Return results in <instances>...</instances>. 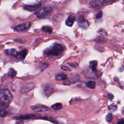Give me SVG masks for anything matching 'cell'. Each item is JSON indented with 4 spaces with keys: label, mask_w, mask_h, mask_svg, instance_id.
<instances>
[{
    "label": "cell",
    "mask_w": 124,
    "mask_h": 124,
    "mask_svg": "<svg viewBox=\"0 0 124 124\" xmlns=\"http://www.w3.org/2000/svg\"><path fill=\"white\" fill-rule=\"evenodd\" d=\"M97 65V62L96 61H93L90 62L89 68L91 69L93 72H96V66Z\"/></svg>",
    "instance_id": "cell-15"
},
{
    "label": "cell",
    "mask_w": 124,
    "mask_h": 124,
    "mask_svg": "<svg viewBox=\"0 0 124 124\" xmlns=\"http://www.w3.org/2000/svg\"><path fill=\"white\" fill-rule=\"evenodd\" d=\"M98 35L95 38V41L100 43H105L107 40V34L105 31L102 29L98 31Z\"/></svg>",
    "instance_id": "cell-4"
},
{
    "label": "cell",
    "mask_w": 124,
    "mask_h": 124,
    "mask_svg": "<svg viewBox=\"0 0 124 124\" xmlns=\"http://www.w3.org/2000/svg\"><path fill=\"white\" fill-rule=\"evenodd\" d=\"M53 87L49 84H46L42 86L43 92L46 96H49L53 93Z\"/></svg>",
    "instance_id": "cell-9"
},
{
    "label": "cell",
    "mask_w": 124,
    "mask_h": 124,
    "mask_svg": "<svg viewBox=\"0 0 124 124\" xmlns=\"http://www.w3.org/2000/svg\"><path fill=\"white\" fill-rule=\"evenodd\" d=\"M13 95L8 89H0V104L7 108L13 100Z\"/></svg>",
    "instance_id": "cell-2"
},
{
    "label": "cell",
    "mask_w": 124,
    "mask_h": 124,
    "mask_svg": "<svg viewBox=\"0 0 124 124\" xmlns=\"http://www.w3.org/2000/svg\"><path fill=\"white\" fill-rule=\"evenodd\" d=\"M75 18L73 16H69L65 21V24L69 27H72L75 21Z\"/></svg>",
    "instance_id": "cell-14"
},
{
    "label": "cell",
    "mask_w": 124,
    "mask_h": 124,
    "mask_svg": "<svg viewBox=\"0 0 124 124\" xmlns=\"http://www.w3.org/2000/svg\"><path fill=\"white\" fill-rule=\"evenodd\" d=\"M108 109L111 111H114L117 109V106L115 104H112L108 106Z\"/></svg>",
    "instance_id": "cell-21"
},
{
    "label": "cell",
    "mask_w": 124,
    "mask_h": 124,
    "mask_svg": "<svg viewBox=\"0 0 124 124\" xmlns=\"http://www.w3.org/2000/svg\"><path fill=\"white\" fill-rule=\"evenodd\" d=\"M8 76L10 78H14L16 75V70H15L13 68H11L9 69L8 73H7Z\"/></svg>",
    "instance_id": "cell-17"
},
{
    "label": "cell",
    "mask_w": 124,
    "mask_h": 124,
    "mask_svg": "<svg viewBox=\"0 0 124 124\" xmlns=\"http://www.w3.org/2000/svg\"><path fill=\"white\" fill-rule=\"evenodd\" d=\"M109 1H92L90 2V4L93 7H101L105 2H108Z\"/></svg>",
    "instance_id": "cell-12"
},
{
    "label": "cell",
    "mask_w": 124,
    "mask_h": 124,
    "mask_svg": "<svg viewBox=\"0 0 124 124\" xmlns=\"http://www.w3.org/2000/svg\"><path fill=\"white\" fill-rule=\"evenodd\" d=\"M117 124H124V118L120 120H119L117 122Z\"/></svg>",
    "instance_id": "cell-27"
},
{
    "label": "cell",
    "mask_w": 124,
    "mask_h": 124,
    "mask_svg": "<svg viewBox=\"0 0 124 124\" xmlns=\"http://www.w3.org/2000/svg\"><path fill=\"white\" fill-rule=\"evenodd\" d=\"M108 97L110 100H111L113 98V95L111 93H108Z\"/></svg>",
    "instance_id": "cell-26"
},
{
    "label": "cell",
    "mask_w": 124,
    "mask_h": 124,
    "mask_svg": "<svg viewBox=\"0 0 124 124\" xmlns=\"http://www.w3.org/2000/svg\"><path fill=\"white\" fill-rule=\"evenodd\" d=\"M7 114V112L3 110V109H0V117H5Z\"/></svg>",
    "instance_id": "cell-23"
},
{
    "label": "cell",
    "mask_w": 124,
    "mask_h": 124,
    "mask_svg": "<svg viewBox=\"0 0 124 124\" xmlns=\"http://www.w3.org/2000/svg\"><path fill=\"white\" fill-rule=\"evenodd\" d=\"M27 53H28L27 49H24L20 51V52H18L16 58L23 60L25 58V57L27 54Z\"/></svg>",
    "instance_id": "cell-11"
},
{
    "label": "cell",
    "mask_w": 124,
    "mask_h": 124,
    "mask_svg": "<svg viewBox=\"0 0 124 124\" xmlns=\"http://www.w3.org/2000/svg\"><path fill=\"white\" fill-rule=\"evenodd\" d=\"M31 108L34 111H47L50 110V108L47 106L41 104H37L31 107Z\"/></svg>",
    "instance_id": "cell-7"
},
{
    "label": "cell",
    "mask_w": 124,
    "mask_h": 124,
    "mask_svg": "<svg viewBox=\"0 0 124 124\" xmlns=\"http://www.w3.org/2000/svg\"><path fill=\"white\" fill-rule=\"evenodd\" d=\"M5 52L7 55L14 57L15 58L16 57L18 51H17L14 48H11V49H8L5 50Z\"/></svg>",
    "instance_id": "cell-13"
},
{
    "label": "cell",
    "mask_w": 124,
    "mask_h": 124,
    "mask_svg": "<svg viewBox=\"0 0 124 124\" xmlns=\"http://www.w3.org/2000/svg\"><path fill=\"white\" fill-rule=\"evenodd\" d=\"M31 22H27L23 24H19L14 28V30L17 31H27L31 26Z\"/></svg>",
    "instance_id": "cell-5"
},
{
    "label": "cell",
    "mask_w": 124,
    "mask_h": 124,
    "mask_svg": "<svg viewBox=\"0 0 124 124\" xmlns=\"http://www.w3.org/2000/svg\"><path fill=\"white\" fill-rule=\"evenodd\" d=\"M78 23L79 27L83 29H86L89 26V22L83 16H80L78 19Z\"/></svg>",
    "instance_id": "cell-6"
},
{
    "label": "cell",
    "mask_w": 124,
    "mask_h": 124,
    "mask_svg": "<svg viewBox=\"0 0 124 124\" xmlns=\"http://www.w3.org/2000/svg\"><path fill=\"white\" fill-rule=\"evenodd\" d=\"M102 16H103V13L102 11H100L97 14V15L96 16V18L97 19H100L102 17Z\"/></svg>",
    "instance_id": "cell-24"
},
{
    "label": "cell",
    "mask_w": 124,
    "mask_h": 124,
    "mask_svg": "<svg viewBox=\"0 0 124 124\" xmlns=\"http://www.w3.org/2000/svg\"><path fill=\"white\" fill-rule=\"evenodd\" d=\"M122 113L123 115H124V107L122 109Z\"/></svg>",
    "instance_id": "cell-28"
},
{
    "label": "cell",
    "mask_w": 124,
    "mask_h": 124,
    "mask_svg": "<svg viewBox=\"0 0 124 124\" xmlns=\"http://www.w3.org/2000/svg\"><path fill=\"white\" fill-rule=\"evenodd\" d=\"M64 52V48L62 45L55 43L50 47L44 50V54L46 55L58 56L62 55Z\"/></svg>",
    "instance_id": "cell-1"
},
{
    "label": "cell",
    "mask_w": 124,
    "mask_h": 124,
    "mask_svg": "<svg viewBox=\"0 0 124 124\" xmlns=\"http://www.w3.org/2000/svg\"><path fill=\"white\" fill-rule=\"evenodd\" d=\"M112 119H113V116H112V113H108L106 117V120L107 122L108 123H110L112 120Z\"/></svg>",
    "instance_id": "cell-22"
},
{
    "label": "cell",
    "mask_w": 124,
    "mask_h": 124,
    "mask_svg": "<svg viewBox=\"0 0 124 124\" xmlns=\"http://www.w3.org/2000/svg\"><path fill=\"white\" fill-rule=\"evenodd\" d=\"M86 85L88 88L93 89L95 87L96 84H95V82L94 81L90 80V81H88V82H87L86 83Z\"/></svg>",
    "instance_id": "cell-19"
},
{
    "label": "cell",
    "mask_w": 124,
    "mask_h": 124,
    "mask_svg": "<svg viewBox=\"0 0 124 124\" xmlns=\"http://www.w3.org/2000/svg\"><path fill=\"white\" fill-rule=\"evenodd\" d=\"M51 108L56 110H59L62 108V104L60 103H57L56 104H54L51 106Z\"/></svg>",
    "instance_id": "cell-20"
},
{
    "label": "cell",
    "mask_w": 124,
    "mask_h": 124,
    "mask_svg": "<svg viewBox=\"0 0 124 124\" xmlns=\"http://www.w3.org/2000/svg\"><path fill=\"white\" fill-rule=\"evenodd\" d=\"M52 11L53 10L51 7H46L39 10L36 12L34 14L39 19L46 18L51 16Z\"/></svg>",
    "instance_id": "cell-3"
},
{
    "label": "cell",
    "mask_w": 124,
    "mask_h": 124,
    "mask_svg": "<svg viewBox=\"0 0 124 124\" xmlns=\"http://www.w3.org/2000/svg\"><path fill=\"white\" fill-rule=\"evenodd\" d=\"M42 30L43 31L47 33H51L52 32L53 29L50 27L48 26H44L42 28Z\"/></svg>",
    "instance_id": "cell-18"
},
{
    "label": "cell",
    "mask_w": 124,
    "mask_h": 124,
    "mask_svg": "<svg viewBox=\"0 0 124 124\" xmlns=\"http://www.w3.org/2000/svg\"><path fill=\"white\" fill-rule=\"evenodd\" d=\"M34 87V84L32 82L27 83L23 85L19 90V92L21 93H26L31 90Z\"/></svg>",
    "instance_id": "cell-8"
},
{
    "label": "cell",
    "mask_w": 124,
    "mask_h": 124,
    "mask_svg": "<svg viewBox=\"0 0 124 124\" xmlns=\"http://www.w3.org/2000/svg\"><path fill=\"white\" fill-rule=\"evenodd\" d=\"M61 69H62V70H64V71H70V69L69 67L66 66H63L62 65L61 66Z\"/></svg>",
    "instance_id": "cell-25"
},
{
    "label": "cell",
    "mask_w": 124,
    "mask_h": 124,
    "mask_svg": "<svg viewBox=\"0 0 124 124\" xmlns=\"http://www.w3.org/2000/svg\"><path fill=\"white\" fill-rule=\"evenodd\" d=\"M41 6V3H39L35 5H26L24 6V9L26 10L29 11L30 12L36 11Z\"/></svg>",
    "instance_id": "cell-10"
},
{
    "label": "cell",
    "mask_w": 124,
    "mask_h": 124,
    "mask_svg": "<svg viewBox=\"0 0 124 124\" xmlns=\"http://www.w3.org/2000/svg\"><path fill=\"white\" fill-rule=\"evenodd\" d=\"M55 79L57 80H62L67 79V76L64 73L57 74L55 76Z\"/></svg>",
    "instance_id": "cell-16"
}]
</instances>
